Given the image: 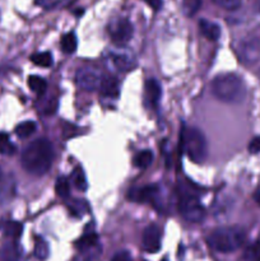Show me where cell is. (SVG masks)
<instances>
[{"label": "cell", "instance_id": "d6a6232c", "mask_svg": "<svg viewBox=\"0 0 260 261\" xmlns=\"http://www.w3.org/2000/svg\"><path fill=\"white\" fill-rule=\"evenodd\" d=\"M249 150L250 153H260V137L254 138V139L250 142L249 144Z\"/></svg>", "mask_w": 260, "mask_h": 261}, {"label": "cell", "instance_id": "4dcf8cb0", "mask_svg": "<svg viewBox=\"0 0 260 261\" xmlns=\"http://www.w3.org/2000/svg\"><path fill=\"white\" fill-rule=\"evenodd\" d=\"M68 2H70V0H36V4L45 8V9H54V8L66 4Z\"/></svg>", "mask_w": 260, "mask_h": 261}, {"label": "cell", "instance_id": "2e32d148", "mask_svg": "<svg viewBox=\"0 0 260 261\" xmlns=\"http://www.w3.org/2000/svg\"><path fill=\"white\" fill-rule=\"evenodd\" d=\"M76 249L81 252L88 251V250L96 249L98 247V236H97L94 232H88V233H84L81 239L76 241L75 244Z\"/></svg>", "mask_w": 260, "mask_h": 261}, {"label": "cell", "instance_id": "ffe728a7", "mask_svg": "<svg viewBox=\"0 0 260 261\" xmlns=\"http://www.w3.org/2000/svg\"><path fill=\"white\" fill-rule=\"evenodd\" d=\"M68 208L69 211H70V213L73 214V216L78 217V218L86 216L87 212H88L89 209L86 200H82V199H73V200H70L68 203Z\"/></svg>", "mask_w": 260, "mask_h": 261}, {"label": "cell", "instance_id": "cb8c5ba5", "mask_svg": "<svg viewBox=\"0 0 260 261\" xmlns=\"http://www.w3.org/2000/svg\"><path fill=\"white\" fill-rule=\"evenodd\" d=\"M28 86H30L31 91L35 92L36 94H43L47 88V83L45 79L38 75H31L28 78Z\"/></svg>", "mask_w": 260, "mask_h": 261}, {"label": "cell", "instance_id": "30bf717a", "mask_svg": "<svg viewBox=\"0 0 260 261\" xmlns=\"http://www.w3.org/2000/svg\"><path fill=\"white\" fill-rule=\"evenodd\" d=\"M158 194V188L153 185L143 186V188H135L133 190H129L130 200L135 201V203H148V201H153Z\"/></svg>", "mask_w": 260, "mask_h": 261}, {"label": "cell", "instance_id": "d4e9b609", "mask_svg": "<svg viewBox=\"0 0 260 261\" xmlns=\"http://www.w3.org/2000/svg\"><path fill=\"white\" fill-rule=\"evenodd\" d=\"M23 232V226L19 222H8L4 226V233L5 236H8L9 239H19L20 234Z\"/></svg>", "mask_w": 260, "mask_h": 261}, {"label": "cell", "instance_id": "8992f818", "mask_svg": "<svg viewBox=\"0 0 260 261\" xmlns=\"http://www.w3.org/2000/svg\"><path fill=\"white\" fill-rule=\"evenodd\" d=\"M133 24L126 18H116L109 24V35L111 37L112 42L117 46H124L132 40Z\"/></svg>", "mask_w": 260, "mask_h": 261}, {"label": "cell", "instance_id": "836d02e7", "mask_svg": "<svg viewBox=\"0 0 260 261\" xmlns=\"http://www.w3.org/2000/svg\"><path fill=\"white\" fill-rule=\"evenodd\" d=\"M144 2L154 10H158L162 8V0H144Z\"/></svg>", "mask_w": 260, "mask_h": 261}, {"label": "cell", "instance_id": "7a4b0ae2", "mask_svg": "<svg viewBox=\"0 0 260 261\" xmlns=\"http://www.w3.org/2000/svg\"><path fill=\"white\" fill-rule=\"evenodd\" d=\"M212 93L217 99L226 103H240L246 96V87L237 74L223 73L212 82Z\"/></svg>", "mask_w": 260, "mask_h": 261}, {"label": "cell", "instance_id": "7c38bea8", "mask_svg": "<svg viewBox=\"0 0 260 261\" xmlns=\"http://www.w3.org/2000/svg\"><path fill=\"white\" fill-rule=\"evenodd\" d=\"M99 91L109 98H116L119 96V82L112 75H103L99 86Z\"/></svg>", "mask_w": 260, "mask_h": 261}, {"label": "cell", "instance_id": "e0dca14e", "mask_svg": "<svg viewBox=\"0 0 260 261\" xmlns=\"http://www.w3.org/2000/svg\"><path fill=\"white\" fill-rule=\"evenodd\" d=\"M153 162V152L149 149H144L138 152L133 158V163L135 167L140 168V170H145L149 167Z\"/></svg>", "mask_w": 260, "mask_h": 261}, {"label": "cell", "instance_id": "9c48e42d", "mask_svg": "<svg viewBox=\"0 0 260 261\" xmlns=\"http://www.w3.org/2000/svg\"><path fill=\"white\" fill-rule=\"evenodd\" d=\"M142 249L149 254H155L161 249V229L155 224H150L143 231Z\"/></svg>", "mask_w": 260, "mask_h": 261}, {"label": "cell", "instance_id": "5bb4252c", "mask_svg": "<svg viewBox=\"0 0 260 261\" xmlns=\"http://www.w3.org/2000/svg\"><path fill=\"white\" fill-rule=\"evenodd\" d=\"M145 99L149 102L152 107H155L158 105V101L161 98V86L155 79H148L145 82Z\"/></svg>", "mask_w": 260, "mask_h": 261}, {"label": "cell", "instance_id": "ac0fdd59", "mask_svg": "<svg viewBox=\"0 0 260 261\" xmlns=\"http://www.w3.org/2000/svg\"><path fill=\"white\" fill-rule=\"evenodd\" d=\"M70 182L73 184V186L76 189V190L82 191V193L88 189V182H87L86 173H84V171L82 170L81 167L74 168L73 173H71Z\"/></svg>", "mask_w": 260, "mask_h": 261}, {"label": "cell", "instance_id": "5b68a950", "mask_svg": "<svg viewBox=\"0 0 260 261\" xmlns=\"http://www.w3.org/2000/svg\"><path fill=\"white\" fill-rule=\"evenodd\" d=\"M178 212L185 221L200 223L205 218V209L193 195H183L178 200Z\"/></svg>", "mask_w": 260, "mask_h": 261}, {"label": "cell", "instance_id": "f546056e", "mask_svg": "<svg viewBox=\"0 0 260 261\" xmlns=\"http://www.w3.org/2000/svg\"><path fill=\"white\" fill-rule=\"evenodd\" d=\"M212 2L226 10H236L241 5V0H212Z\"/></svg>", "mask_w": 260, "mask_h": 261}, {"label": "cell", "instance_id": "f1b7e54d", "mask_svg": "<svg viewBox=\"0 0 260 261\" xmlns=\"http://www.w3.org/2000/svg\"><path fill=\"white\" fill-rule=\"evenodd\" d=\"M15 152V147L10 142L9 137L4 133H0V153L3 154H13Z\"/></svg>", "mask_w": 260, "mask_h": 261}, {"label": "cell", "instance_id": "484cf974", "mask_svg": "<svg viewBox=\"0 0 260 261\" xmlns=\"http://www.w3.org/2000/svg\"><path fill=\"white\" fill-rule=\"evenodd\" d=\"M35 256L41 261H45L48 256V245L47 242H46L43 239H41V237L36 239Z\"/></svg>", "mask_w": 260, "mask_h": 261}, {"label": "cell", "instance_id": "e575fe53", "mask_svg": "<svg viewBox=\"0 0 260 261\" xmlns=\"http://www.w3.org/2000/svg\"><path fill=\"white\" fill-rule=\"evenodd\" d=\"M254 199H255V201H256V203H257V205H260V189L256 191V193H255Z\"/></svg>", "mask_w": 260, "mask_h": 261}, {"label": "cell", "instance_id": "52a82bcc", "mask_svg": "<svg viewBox=\"0 0 260 261\" xmlns=\"http://www.w3.org/2000/svg\"><path fill=\"white\" fill-rule=\"evenodd\" d=\"M102 78H103V75L99 73V70H97L96 68H92V66L81 68L76 71L75 75L76 84L82 89L88 92H93L96 89H99Z\"/></svg>", "mask_w": 260, "mask_h": 261}, {"label": "cell", "instance_id": "8d00e7d4", "mask_svg": "<svg viewBox=\"0 0 260 261\" xmlns=\"http://www.w3.org/2000/svg\"><path fill=\"white\" fill-rule=\"evenodd\" d=\"M163 261H167V260H163Z\"/></svg>", "mask_w": 260, "mask_h": 261}, {"label": "cell", "instance_id": "4fadbf2b", "mask_svg": "<svg viewBox=\"0 0 260 261\" xmlns=\"http://www.w3.org/2000/svg\"><path fill=\"white\" fill-rule=\"evenodd\" d=\"M199 30L200 33L209 41H217L221 37V27L217 23L211 22L208 19L199 20Z\"/></svg>", "mask_w": 260, "mask_h": 261}, {"label": "cell", "instance_id": "277c9868", "mask_svg": "<svg viewBox=\"0 0 260 261\" xmlns=\"http://www.w3.org/2000/svg\"><path fill=\"white\" fill-rule=\"evenodd\" d=\"M181 147L195 163H203L208 155V144L203 133L195 127L184 129L181 133Z\"/></svg>", "mask_w": 260, "mask_h": 261}, {"label": "cell", "instance_id": "d6986e66", "mask_svg": "<svg viewBox=\"0 0 260 261\" xmlns=\"http://www.w3.org/2000/svg\"><path fill=\"white\" fill-rule=\"evenodd\" d=\"M60 47L64 54H73L78 47V38H76L75 33L69 32L61 37Z\"/></svg>", "mask_w": 260, "mask_h": 261}, {"label": "cell", "instance_id": "603a6c76", "mask_svg": "<svg viewBox=\"0 0 260 261\" xmlns=\"http://www.w3.org/2000/svg\"><path fill=\"white\" fill-rule=\"evenodd\" d=\"M31 61H32L35 65L41 66V68H48V66L53 65V55H51V53H48V51L33 54V55L31 56Z\"/></svg>", "mask_w": 260, "mask_h": 261}, {"label": "cell", "instance_id": "44dd1931", "mask_svg": "<svg viewBox=\"0 0 260 261\" xmlns=\"http://www.w3.org/2000/svg\"><path fill=\"white\" fill-rule=\"evenodd\" d=\"M55 193L61 199H68L70 196V181L65 176L58 177L55 182Z\"/></svg>", "mask_w": 260, "mask_h": 261}, {"label": "cell", "instance_id": "ba28073f", "mask_svg": "<svg viewBox=\"0 0 260 261\" xmlns=\"http://www.w3.org/2000/svg\"><path fill=\"white\" fill-rule=\"evenodd\" d=\"M109 61L115 69L120 71H129L137 65V59L132 51L122 50V48L111 51L109 54Z\"/></svg>", "mask_w": 260, "mask_h": 261}, {"label": "cell", "instance_id": "9a60e30c", "mask_svg": "<svg viewBox=\"0 0 260 261\" xmlns=\"http://www.w3.org/2000/svg\"><path fill=\"white\" fill-rule=\"evenodd\" d=\"M240 58L244 63L251 64L255 63L259 58V46L255 42H245L244 45H241V48H240Z\"/></svg>", "mask_w": 260, "mask_h": 261}, {"label": "cell", "instance_id": "6da1fadb", "mask_svg": "<svg viewBox=\"0 0 260 261\" xmlns=\"http://www.w3.org/2000/svg\"><path fill=\"white\" fill-rule=\"evenodd\" d=\"M54 161V147L46 138L33 140L22 153V167L33 176H43L50 171Z\"/></svg>", "mask_w": 260, "mask_h": 261}, {"label": "cell", "instance_id": "7402d4cb", "mask_svg": "<svg viewBox=\"0 0 260 261\" xmlns=\"http://www.w3.org/2000/svg\"><path fill=\"white\" fill-rule=\"evenodd\" d=\"M36 129H37V125H36L33 121H23L15 127L14 132L18 138H20V139H25V138L31 137V135L36 132Z\"/></svg>", "mask_w": 260, "mask_h": 261}, {"label": "cell", "instance_id": "8fae6325", "mask_svg": "<svg viewBox=\"0 0 260 261\" xmlns=\"http://www.w3.org/2000/svg\"><path fill=\"white\" fill-rule=\"evenodd\" d=\"M0 260L2 261H24L23 251L19 245L15 241H9L2 247L0 251Z\"/></svg>", "mask_w": 260, "mask_h": 261}, {"label": "cell", "instance_id": "1f68e13d", "mask_svg": "<svg viewBox=\"0 0 260 261\" xmlns=\"http://www.w3.org/2000/svg\"><path fill=\"white\" fill-rule=\"evenodd\" d=\"M111 261H133V259H132V255H130L127 251H120V252H116V254L112 256Z\"/></svg>", "mask_w": 260, "mask_h": 261}, {"label": "cell", "instance_id": "83f0119b", "mask_svg": "<svg viewBox=\"0 0 260 261\" xmlns=\"http://www.w3.org/2000/svg\"><path fill=\"white\" fill-rule=\"evenodd\" d=\"M245 261H260V242H254L250 245L244 254Z\"/></svg>", "mask_w": 260, "mask_h": 261}, {"label": "cell", "instance_id": "4316f807", "mask_svg": "<svg viewBox=\"0 0 260 261\" xmlns=\"http://www.w3.org/2000/svg\"><path fill=\"white\" fill-rule=\"evenodd\" d=\"M203 0H183V12L186 17H193L200 9Z\"/></svg>", "mask_w": 260, "mask_h": 261}, {"label": "cell", "instance_id": "d590c367", "mask_svg": "<svg viewBox=\"0 0 260 261\" xmlns=\"http://www.w3.org/2000/svg\"><path fill=\"white\" fill-rule=\"evenodd\" d=\"M3 186H4V177H3L2 170H0V191L3 190Z\"/></svg>", "mask_w": 260, "mask_h": 261}, {"label": "cell", "instance_id": "3957f363", "mask_svg": "<svg viewBox=\"0 0 260 261\" xmlns=\"http://www.w3.org/2000/svg\"><path fill=\"white\" fill-rule=\"evenodd\" d=\"M208 245L218 252H232L242 246L245 241V231L240 227H219L206 239Z\"/></svg>", "mask_w": 260, "mask_h": 261}]
</instances>
